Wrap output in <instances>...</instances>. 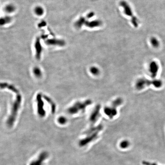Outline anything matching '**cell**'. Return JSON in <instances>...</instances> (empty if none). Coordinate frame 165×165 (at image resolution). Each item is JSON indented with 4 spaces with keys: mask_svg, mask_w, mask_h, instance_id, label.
<instances>
[{
    "mask_svg": "<svg viewBox=\"0 0 165 165\" xmlns=\"http://www.w3.org/2000/svg\"><path fill=\"white\" fill-rule=\"evenodd\" d=\"M12 20V18L10 16H5L3 18H1L0 20V24L1 25H4L9 23Z\"/></svg>",
    "mask_w": 165,
    "mask_h": 165,
    "instance_id": "5bb4252c",
    "label": "cell"
},
{
    "mask_svg": "<svg viewBox=\"0 0 165 165\" xmlns=\"http://www.w3.org/2000/svg\"><path fill=\"white\" fill-rule=\"evenodd\" d=\"M34 72L36 76H40L41 75V71L38 68H35L34 69Z\"/></svg>",
    "mask_w": 165,
    "mask_h": 165,
    "instance_id": "ffe728a7",
    "label": "cell"
},
{
    "mask_svg": "<svg viewBox=\"0 0 165 165\" xmlns=\"http://www.w3.org/2000/svg\"><path fill=\"white\" fill-rule=\"evenodd\" d=\"M21 100V97L20 95H18L16 96V100L13 105L11 114L7 121V124L9 125H12L14 122L18 111L20 105Z\"/></svg>",
    "mask_w": 165,
    "mask_h": 165,
    "instance_id": "6da1fadb",
    "label": "cell"
},
{
    "mask_svg": "<svg viewBox=\"0 0 165 165\" xmlns=\"http://www.w3.org/2000/svg\"><path fill=\"white\" fill-rule=\"evenodd\" d=\"M159 67L155 62H152L150 64L149 66V71L151 73L152 76L153 77H155L157 74V72L158 71Z\"/></svg>",
    "mask_w": 165,
    "mask_h": 165,
    "instance_id": "52a82bcc",
    "label": "cell"
},
{
    "mask_svg": "<svg viewBox=\"0 0 165 165\" xmlns=\"http://www.w3.org/2000/svg\"><path fill=\"white\" fill-rule=\"evenodd\" d=\"M102 24V23L101 21L99 20H95L91 21H86L85 25L86 26L90 28H94L100 26Z\"/></svg>",
    "mask_w": 165,
    "mask_h": 165,
    "instance_id": "9c48e42d",
    "label": "cell"
},
{
    "mask_svg": "<svg viewBox=\"0 0 165 165\" xmlns=\"http://www.w3.org/2000/svg\"><path fill=\"white\" fill-rule=\"evenodd\" d=\"M38 103V114L41 116H44L45 114V112L43 109V102L41 100L40 95H39L37 96Z\"/></svg>",
    "mask_w": 165,
    "mask_h": 165,
    "instance_id": "ba28073f",
    "label": "cell"
},
{
    "mask_svg": "<svg viewBox=\"0 0 165 165\" xmlns=\"http://www.w3.org/2000/svg\"><path fill=\"white\" fill-rule=\"evenodd\" d=\"M91 73L95 75H98L100 73V70L98 68L96 67H93L91 68L90 69Z\"/></svg>",
    "mask_w": 165,
    "mask_h": 165,
    "instance_id": "ac0fdd59",
    "label": "cell"
},
{
    "mask_svg": "<svg viewBox=\"0 0 165 165\" xmlns=\"http://www.w3.org/2000/svg\"><path fill=\"white\" fill-rule=\"evenodd\" d=\"M1 88H5V87H7L9 89L11 90L14 92L15 93H16L18 92V90L16 88H15L14 86H12V85H9L7 83H2H2L1 84Z\"/></svg>",
    "mask_w": 165,
    "mask_h": 165,
    "instance_id": "e0dca14e",
    "label": "cell"
},
{
    "mask_svg": "<svg viewBox=\"0 0 165 165\" xmlns=\"http://www.w3.org/2000/svg\"><path fill=\"white\" fill-rule=\"evenodd\" d=\"M66 119L64 117H61L59 119V122L61 124H64L65 122Z\"/></svg>",
    "mask_w": 165,
    "mask_h": 165,
    "instance_id": "7402d4cb",
    "label": "cell"
},
{
    "mask_svg": "<svg viewBox=\"0 0 165 165\" xmlns=\"http://www.w3.org/2000/svg\"><path fill=\"white\" fill-rule=\"evenodd\" d=\"M91 102L90 100H88L84 103L78 102L73 105L71 108H70L69 111L70 114H75L77 112L80 110H85L86 106L90 104Z\"/></svg>",
    "mask_w": 165,
    "mask_h": 165,
    "instance_id": "8992f818",
    "label": "cell"
},
{
    "mask_svg": "<svg viewBox=\"0 0 165 165\" xmlns=\"http://www.w3.org/2000/svg\"><path fill=\"white\" fill-rule=\"evenodd\" d=\"M35 13L37 15L41 16L44 13V10L43 8L41 6H37L35 9Z\"/></svg>",
    "mask_w": 165,
    "mask_h": 165,
    "instance_id": "2e32d148",
    "label": "cell"
},
{
    "mask_svg": "<svg viewBox=\"0 0 165 165\" xmlns=\"http://www.w3.org/2000/svg\"><path fill=\"white\" fill-rule=\"evenodd\" d=\"M5 10L7 13H12L14 12L15 10V7L14 5L12 4L7 5L5 7Z\"/></svg>",
    "mask_w": 165,
    "mask_h": 165,
    "instance_id": "9a60e30c",
    "label": "cell"
},
{
    "mask_svg": "<svg viewBox=\"0 0 165 165\" xmlns=\"http://www.w3.org/2000/svg\"><path fill=\"white\" fill-rule=\"evenodd\" d=\"M122 102V100L121 99H118L114 100L112 103V106L105 108L104 112L105 114L110 118H113L117 114L116 107L121 104Z\"/></svg>",
    "mask_w": 165,
    "mask_h": 165,
    "instance_id": "277c9868",
    "label": "cell"
},
{
    "mask_svg": "<svg viewBox=\"0 0 165 165\" xmlns=\"http://www.w3.org/2000/svg\"><path fill=\"white\" fill-rule=\"evenodd\" d=\"M86 21V20L85 18L83 17L80 18L79 19L76 21L75 24L76 27L77 28H81L83 25H85Z\"/></svg>",
    "mask_w": 165,
    "mask_h": 165,
    "instance_id": "4fadbf2b",
    "label": "cell"
},
{
    "mask_svg": "<svg viewBox=\"0 0 165 165\" xmlns=\"http://www.w3.org/2000/svg\"><path fill=\"white\" fill-rule=\"evenodd\" d=\"M46 43L49 45H57L60 46H64L65 44V42L61 40H56V39H50L46 41Z\"/></svg>",
    "mask_w": 165,
    "mask_h": 165,
    "instance_id": "30bf717a",
    "label": "cell"
},
{
    "mask_svg": "<svg viewBox=\"0 0 165 165\" xmlns=\"http://www.w3.org/2000/svg\"><path fill=\"white\" fill-rule=\"evenodd\" d=\"M151 42L152 45L154 47H157L159 45V43L158 41L155 38H152L151 39Z\"/></svg>",
    "mask_w": 165,
    "mask_h": 165,
    "instance_id": "d6986e66",
    "label": "cell"
},
{
    "mask_svg": "<svg viewBox=\"0 0 165 165\" xmlns=\"http://www.w3.org/2000/svg\"><path fill=\"white\" fill-rule=\"evenodd\" d=\"M39 40H37L35 45H36V56L38 59H40L42 50L41 46Z\"/></svg>",
    "mask_w": 165,
    "mask_h": 165,
    "instance_id": "7c38bea8",
    "label": "cell"
},
{
    "mask_svg": "<svg viewBox=\"0 0 165 165\" xmlns=\"http://www.w3.org/2000/svg\"><path fill=\"white\" fill-rule=\"evenodd\" d=\"M95 13H94L93 12H91L89 14H88L87 16V17L88 18H92L95 15Z\"/></svg>",
    "mask_w": 165,
    "mask_h": 165,
    "instance_id": "44dd1931",
    "label": "cell"
},
{
    "mask_svg": "<svg viewBox=\"0 0 165 165\" xmlns=\"http://www.w3.org/2000/svg\"><path fill=\"white\" fill-rule=\"evenodd\" d=\"M151 84H153L155 87H160L161 85V82L159 81H150L144 78L140 79L136 82V87L138 90H141Z\"/></svg>",
    "mask_w": 165,
    "mask_h": 165,
    "instance_id": "5b68a950",
    "label": "cell"
},
{
    "mask_svg": "<svg viewBox=\"0 0 165 165\" xmlns=\"http://www.w3.org/2000/svg\"><path fill=\"white\" fill-rule=\"evenodd\" d=\"M100 107L97 106L96 108L95 109L93 114H91L90 118L91 122L92 123H95L97 120V119L98 118L99 115V111H100Z\"/></svg>",
    "mask_w": 165,
    "mask_h": 165,
    "instance_id": "8fae6325",
    "label": "cell"
},
{
    "mask_svg": "<svg viewBox=\"0 0 165 165\" xmlns=\"http://www.w3.org/2000/svg\"><path fill=\"white\" fill-rule=\"evenodd\" d=\"M49 157L48 153L43 151L38 156L30 161L29 165H45Z\"/></svg>",
    "mask_w": 165,
    "mask_h": 165,
    "instance_id": "3957f363",
    "label": "cell"
},
{
    "mask_svg": "<svg viewBox=\"0 0 165 165\" xmlns=\"http://www.w3.org/2000/svg\"><path fill=\"white\" fill-rule=\"evenodd\" d=\"M121 6L123 7L125 14L131 18V21L133 26L136 28L138 27L139 21L137 18L133 15L130 7L126 1H122L120 2Z\"/></svg>",
    "mask_w": 165,
    "mask_h": 165,
    "instance_id": "7a4b0ae2",
    "label": "cell"
}]
</instances>
